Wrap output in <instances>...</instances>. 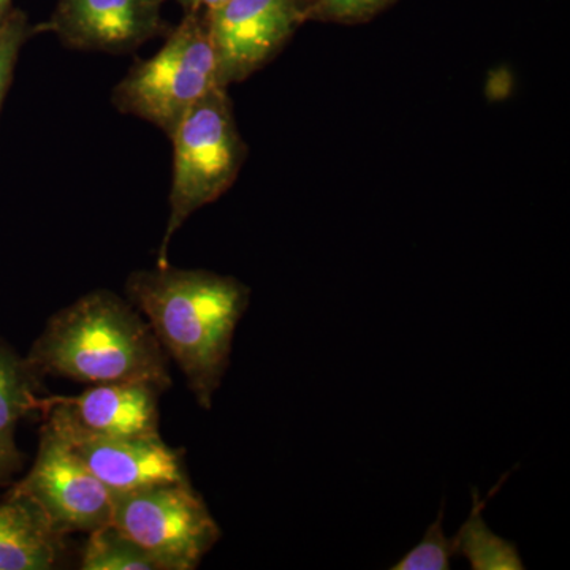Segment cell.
<instances>
[{
    "label": "cell",
    "instance_id": "14",
    "mask_svg": "<svg viewBox=\"0 0 570 570\" xmlns=\"http://www.w3.org/2000/svg\"><path fill=\"white\" fill-rule=\"evenodd\" d=\"M81 570H159V566L112 523L89 532Z\"/></svg>",
    "mask_w": 570,
    "mask_h": 570
},
{
    "label": "cell",
    "instance_id": "7",
    "mask_svg": "<svg viewBox=\"0 0 570 570\" xmlns=\"http://www.w3.org/2000/svg\"><path fill=\"white\" fill-rule=\"evenodd\" d=\"M223 88L253 77L307 22L303 0H225L206 11Z\"/></svg>",
    "mask_w": 570,
    "mask_h": 570
},
{
    "label": "cell",
    "instance_id": "18",
    "mask_svg": "<svg viewBox=\"0 0 570 570\" xmlns=\"http://www.w3.org/2000/svg\"><path fill=\"white\" fill-rule=\"evenodd\" d=\"M22 453L17 445V439H7L0 436V489L10 485L14 475L21 471Z\"/></svg>",
    "mask_w": 570,
    "mask_h": 570
},
{
    "label": "cell",
    "instance_id": "17",
    "mask_svg": "<svg viewBox=\"0 0 570 570\" xmlns=\"http://www.w3.org/2000/svg\"><path fill=\"white\" fill-rule=\"evenodd\" d=\"M37 32L39 28L32 26L28 14L20 9L11 10L0 24V110L13 80L14 67L22 47Z\"/></svg>",
    "mask_w": 570,
    "mask_h": 570
},
{
    "label": "cell",
    "instance_id": "8",
    "mask_svg": "<svg viewBox=\"0 0 570 570\" xmlns=\"http://www.w3.org/2000/svg\"><path fill=\"white\" fill-rule=\"evenodd\" d=\"M164 390L145 382L89 385L78 395L43 396L45 422L71 436L138 439L160 436Z\"/></svg>",
    "mask_w": 570,
    "mask_h": 570
},
{
    "label": "cell",
    "instance_id": "13",
    "mask_svg": "<svg viewBox=\"0 0 570 570\" xmlns=\"http://www.w3.org/2000/svg\"><path fill=\"white\" fill-rule=\"evenodd\" d=\"M474 494V504L459 534L453 538L455 554H463L474 570H520L524 569L515 543L499 538L482 519L485 501Z\"/></svg>",
    "mask_w": 570,
    "mask_h": 570
},
{
    "label": "cell",
    "instance_id": "11",
    "mask_svg": "<svg viewBox=\"0 0 570 570\" xmlns=\"http://www.w3.org/2000/svg\"><path fill=\"white\" fill-rule=\"evenodd\" d=\"M66 539L31 499L7 491L0 501V570L56 569Z\"/></svg>",
    "mask_w": 570,
    "mask_h": 570
},
{
    "label": "cell",
    "instance_id": "5",
    "mask_svg": "<svg viewBox=\"0 0 570 570\" xmlns=\"http://www.w3.org/2000/svg\"><path fill=\"white\" fill-rule=\"evenodd\" d=\"M111 523L159 570H195L223 538L193 483H168L116 497Z\"/></svg>",
    "mask_w": 570,
    "mask_h": 570
},
{
    "label": "cell",
    "instance_id": "20",
    "mask_svg": "<svg viewBox=\"0 0 570 570\" xmlns=\"http://www.w3.org/2000/svg\"><path fill=\"white\" fill-rule=\"evenodd\" d=\"M11 10H13V7H11V0H0V24H2L3 20L9 17Z\"/></svg>",
    "mask_w": 570,
    "mask_h": 570
},
{
    "label": "cell",
    "instance_id": "10",
    "mask_svg": "<svg viewBox=\"0 0 570 570\" xmlns=\"http://www.w3.org/2000/svg\"><path fill=\"white\" fill-rule=\"evenodd\" d=\"M58 431L69 439L86 468L115 497L168 483L190 482L181 450L165 444L163 436L100 439Z\"/></svg>",
    "mask_w": 570,
    "mask_h": 570
},
{
    "label": "cell",
    "instance_id": "6",
    "mask_svg": "<svg viewBox=\"0 0 570 570\" xmlns=\"http://www.w3.org/2000/svg\"><path fill=\"white\" fill-rule=\"evenodd\" d=\"M10 493L21 494L63 534L91 532L111 523L116 497L86 468L69 439L43 422L36 460Z\"/></svg>",
    "mask_w": 570,
    "mask_h": 570
},
{
    "label": "cell",
    "instance_id": "3",
    "mask_svg": "<svg viewBox=\"0 0 570 570\" xmlns=\"http://www.w3.org/2000/svg\"><path fill=\"white\" fill-rule=\"evenodd\" d=\"M168 138L174 142V176L157 266L170 264L168 249L176 232L194 213L214 204L234 186L247 157L246 141L225 88L206 94Z\"/></svg>",
    "mask_w": 570,
    "mask_h": 570
},
{
    "label": "cell",
    "instance_id": "9",
    "mask_svg": "<svg viewBox=\"0 0 570 570\" xmlns=\"http://www.w3.org/2000/svg\"><path fill=\"white\" fill-rule=\"evenodd\" d=\"M165 0H58L43 31L71 50L124 55L167 36Z\"/></svg>",
    "mask_w": 570,
    "mask_h": 570
},
{
    "label": "cell",
    "instance_id": "1",
    "mask_svg": "<svg viewBox=\"0 0 570 570\" xmlns=\"http://www.w3.org/2000/svg\"><path fill=\"white\" fill-rule=\"evenodd\" d=\"M126 295L181 371L198 406L212 411L230 366L236 326L249 307V285L167 264L134 272Z\"/></svg>",
    "mask_w": 570,
    "mask_h": 570
},
{
    "label": "cell",
    "instance_id": "12",
    "mask_svg": "<svg viewBox=\"0 0 570 570\" xmlns=\"http://www.w3.org/2000/svg\"><path fill=\"white\" fill-rule=\"evenodd\" d=\"M41 381L28 358L0 337V436L17 438L22 420L40 414Z\"/></svg>",
    "mask_w": 570,
    "mask_h": 570
},
{
    "label": "cell",
    "instance_id": "15",
    "mask_svg": "<svg viewBox=\"0 0 570 570\" xmlns=\"http://www.w3.org/2000/svg\"><path fill=\"white\" fill-rule=\"evenodd\" d=\"M444 504L439 509V515L428 528L422 540L404 554L392 570H450L452 557L455 554L453 538L444 532Z\"/></svg>",
    "mask_w": 570,
    "mask_h": 570
},
{
    "label": "cell",
    "instance_id": "2",
    "mask_svg": "<svg viewBox=\"0 0 570 570\" xmlns=\"http://www.w3.org/2000/svg\"><path fill=\"white\" fill-rule=\"evenodd\" d=\"M26 358L41 377L171 387L170 362L151 326L129 299L105 288L52 314Z\"/></svg>",
    "mask_w": 570,
    "mask_h": 570
},
{
    "label": "cell",
    "instance_id": "19",
    "mask_svg": "<svg viewBox=\"0 0 570 570\" xmlns=\"http://www.w3.org/2000/svg\"><path fill=\"white\" fill-rule=\"evenodd\" d=\"M181 7L184 13L189 11H209L223 6L225 0H175Z\"/></svg>",
    "mask_w": 570,
    "mask_h": 570
},
{
    "label": "cell",
    "instance_id": "4",
    "mask_svg": "<svg viewBox=\"0 0 570 570\" xmlns=\"http://www.w3.org/2000/svg\"><path fill=\"white\" fill-rule=\"evenodd\" d=\"M216 88L223 86L208 14L189 11L168 31L156 55L130 67L112 89L111 100L122 115L153 124L170 137L184 115Z\"/></svg>",
    "mask_w": 570,
    "mask_h": 570
},
{
    "label": "cell",
    "instance_id": "16",
    "mask_svg": "<svg viewBox=\"0 0 570 570\" xmlns=\"http://www.w3.org/2000/svg\"><path fill=\"white\" fill-rule=\"evenodd\" d=\"M307 21L356 26L373 21L396 0H303Z\"/></svg>",
    "mask_w": 570,
    "mask_h": 570
}]
</instances>
